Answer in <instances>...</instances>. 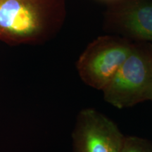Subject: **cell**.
I'll list each match as a JSON object with an SVG mask.
<instances>
[{"instance_id": "5", "label": "cell", "mask_w": 152, "mask_h": 152, "mask_svg": "<svg viewBox=\"0 0 152 152\" xmlns=\"http://www.w3.org/2000/svg\"><path fill=\"white\" fill-rule=\"evenodd\" d=\"M104 30L132 42H152V0H111Z\"/></svg>"}, {"instance_id": "4", "label": "cell", "mask_w": 152, "mask_h": 152, "mask_svg": "<svg viewBox=\"0 0 152 152\" xmlns=\"http://www.w3.org/2000/svg\"><path fill=\"white\" fill-rule=\"evenodd\" d=\"M125 137L103 113L94 109H83L72 133L73 152H122Z\"/></svg>"}, {"instance_id": "1", "label": "cell", "mask_w": 152, "mask_h": 152, "mask_svg": "<svg viewBox=\"0 0 152 152\" xmlns=\"http://www.w3.org/2000/svg\"><path fill=\"white\" fill-rule=\"evenodd\" d=\"M66 16L65 0H0V40L44 41L60 30Z\"/></svg>"}, {"instance_id": "6", "label": "cell", "mask_w": 152, "mask_h": 152, "mask_svg": "<svg viewBox=\"0 0 152 152\" xmlns=\"http://www.w3.org/2000/svg\"><path fill=\"white\" fill-rule=\"evenodd\" d=\"M122 152H152V143L137 136H126Z\"/></svg>"}, {"instance_id": "3", "label": "cell", "mask_w": 152, "mask_h": 152, "mask_svg": "<svg viewBox=\"0 0 152 152\" xmlns=\"http://www.w3.org/2000/svg\"><path fill=\"white\" fill-rule=\"evenodd\" d=\"M133 42L115 35L99 36L80 56L76 67L85 84L102 90L130 54Z\"/></svg>"}, {"instance_id": "2", "label": "cell", "mask_w": 152, "mask_h": 152, "mask_svg": "<svg viewBox=\"0 0 152 152\" xmlns=\"http://www.w3.org/2000/svg\"><path fill=\"white\" fill-rule=\"evenodd\" d=\"M102 91L104 100L119 109L152 101V43L133 42L126 59Z\"/></svg>"}]
</instances>
